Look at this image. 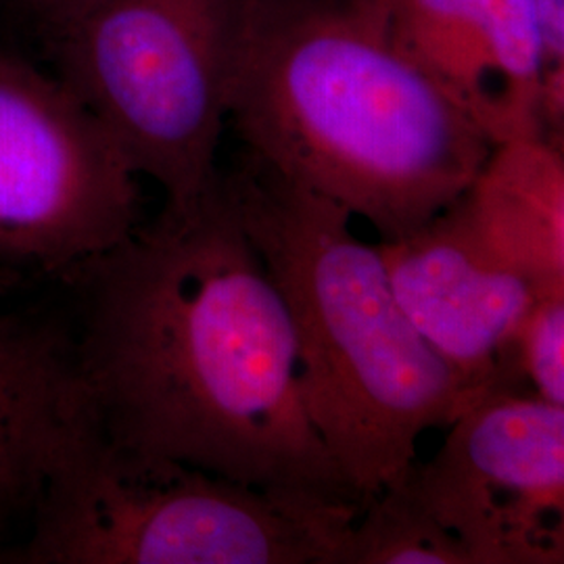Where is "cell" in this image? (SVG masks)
I'll list each match as a JSON object with an SVG mask.
<instances>
[{
  "instance_id": "1",
  "label": "cell",
  "mask_w": 564,
  "mask_h": 564,
  "mask_svg": "<svg viewBox=\"0 0 564 564\" xmlns=\"http://www.w3.org/2000/svg\"><path fill=\"white\" fill-rule=\"evenodd\" d=\"M82 393L107 444L282 496L364 508L310 419L286 305L218 165L76 265Z\"/></svg>"
},
{
  "instance_id": "2",
  "label": "cell",
  "mask_w": 564,
  "mask_h": 564,
  "mask_svg": "<svg viewBox=\"0 0 564 564\" xmlns=\"http://www.w3.org/2000/svg\"><path fill=\"white\" fill-rule=\"evenodd\" d=\"M226 107L242 149L381 241L442 214L498 147L384 0H247Z\"/></svg>"
},
{
  "instance_id": "3",
  "label": "cell",
  "mask_w": 564,
  "mask_h": 564,
  "mask_svg": "<svg viewBox=\"0 0 564 564\" xmlns=\"http://www.w3.org/2000/svg\"><path fill=\"white\" fill-rule=\"evenodd\" d=\"M224 181L286 305L310 419L364 506L402 481L463 384L403 314L377 242L333 202L242 149Z\"/></svg>"
},
{
  "instance_id": "4",
  "label": "cell",
  "mask_w": 564,
  "mask_h": 564,
  "mask_svg": "<svg viewBox=\"0 0 564 564\" xmlns=\"http://www.w3.org/2000/svg\"><path fill=\"white\" fill-rule=\"evenodd\" d=\"M360 512L134 456L88 419L11 550L28 564H343Z\"/></svg>"
},
{
  "instance_id": "5",
  "label": "cell",
  "mask_w": 564,
  "mask_h": 564,
  "mask_svg": "<svg viewBox=\"0 0 564 564\" xmlns=\"http://www.w3.org/2000/svg\"><path fill=\"white\" fill-rule=\"evenodd\" d=\"M245 2L61 0L25 41L134 174L182 207L218 170Z\"/></svg>"
},
{
  "instance_id": "6",
  "label": "cell",
  "mask_w": 564,
  "mask_h": 564,
  "mask_svg": "<svg viewBox=\"0 0 564 564\" xmlns=\"http://www.w3.org/2000/svg\"><path fill=\"white\" fill-rule=\"evenodd\" d=\"M139 178L46 65L0 46L2 268L63 281L142 223Z\"/></svg>"
},
{
  "instance_id": "7",
  "label": "cell",
  "mask_w": 564,
  "mask_h": 564,
  "mask_svg": "<svg viewBox=\"0 0 564 564\" xmlns=\"http://www.w3.org/2000/svg\"><path fill=\"white\" fill-rule=\"evenodd\" d=\"M470 564L564 563V408L531 393L468 405L400 481Z\"/></svg>"
},
{
  "instance_id": "8",
  "label": "cell",
  "mask_w": 564,
  "mask_h": 564,
  "mask_svg": "<svg viewBox=\"0 0 564 564\" xmlns=\"http://www.w3.org/2000/svg\"><path fill=\"white\" fill-rule=\"evenodd\" d=\"M377 249L403 314L460 381L468 405L527 393L519 335L542 291L481 239L460 197Z\"/></svg>"
},
{
  "instance_id": "9",
  "label": "cell",
  "mask_w": 564,
  "mask_h": 564,
  "mask_svg": "<svg viewBox=\"0 0 564 564\" xmlns=\"http://www.w3.org/2000/svg\"><path fill=\"white\" fill-rule=\"evenodd\" d=\"M403 46L491 139L563 149L564 72L545 57L531 0H384Z\"/></svg>"
},
{
  "instance_id": "10",
  "label": "cell",
  "mask_w": 564,
  "mask_h": 564,
  "mask_svg": "<svg viewBox=\"0 0 564 564\" xmlns=\"http://www.w3.org/2000/svg\"><path fill=\"white\" fill-rule=\"evenodd\" d=\"M86 421L69 316L51 307L0 312V540L28 531Z\"/></svg>"
},
{
  "instance_id": "11",
  "label": "cell",
  "mask_w": 564,
  "mask_h": 564,
  "mask_svg": "<svg viewBox=\"0 0 564 564\" xmlns=\"http://www.w3.org/2000/svg\"><path fill=\"white\" fill-rule=\"evenodd\" d=\"M477 232L542 293L564 291V160L550 142L498 144L460 195Z\"/></svg>"
},
{
  "instance_id": "12",
  "label": "cell",
  "mask_w": 564,
  "mask_h": 564,
  "mask_svg": "<svg viewBox=\"0 0 564 564\" xmlns=\"http://www.w3.org/2000/svg\"><path fill=\"white\" fill-rule=\"evenodd\" d=\"M343 564H470L460 542L435 523L400 485L364 506Z\"/></svg>"
},
{
  "instance_id": "13",
  "label": "cell",
  "mask_w": 564,
  "mask_h": 564,
  "mask_svg": "<svg viewBox=\"0 0 564 564\" xmlns=\"http://www.w3.org/2000/svg\"><path fill=\"white\" fill-rule=\"evenodd\" d=\"M519 370L527 393L564 408V291L542 293L519 335Z\"/></svg>"
},
{
  "instance_id": "14",
  "label": "cell",
  "mask_w": 564,
  "mask_h": 564,
  "mask_svg": "<svg viewBox=\"0 0 564 564\" xmlns=\"http://www.w3.org/2000/svg\"><path fill=\"white\" fill-rule=\"evenodd\" d=\"M540 23L545 57L556 72H564V2L563 0H531Z\"/></svg>"
},
{
  "instance_id": "15",
  "label": "cell",
  "mask_w": 564,
  "mask_h": 564,
  "mask_svg": "<svg viewBox=\"0 0 564 564\" xmlns=\"http://www.w3.org/2000/svg\"><path fill=\"white\" fill-rule=\"evenodd\" d=\"M61 0H0V21L15 28L23 39L41 23Z\"/></svg>"
},
{
  "instance_id": "16",
  "label": "cell",
  "mask_w": 564,
  "mask_h": 564,
  "mask_svg": "<svg viewBox=\"0 0 564 564\" xmlns=\"http://www.w3.org/2000/svg\"><path fill=\"white\" fill-rule=\"evenodd\" d=\"M23 281H25V279L20 276L18 272H13V270L0 265V297H4V295H9L11 291H15L18 286L23 284Z\"/></svg>"
},
{
  "instance_id": "17",
  "label": "cell",
  "mask_w": 564,
  "mask_h": 564,
  "mask_svg": "<svg viewBox=\"0 0 564 564\" xmlns=\"http://www.w3.org/2000/svg\"><path fill=\"white\" fill-rule=\"evenodd\" d=\"M0 563H13V550L0 547Z\"/></svg>"
}]
</instances>
